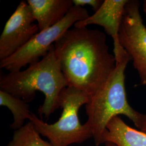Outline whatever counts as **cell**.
<instances>
[{
	"mask_svg": "<svg viewBox=\"0 0 146 146\" xmlns=\"http://www.w3.org/2000/svg\"><path fill=\"white\" fill-rule=\"evenodd\" d=\"M30 6L22 1L7 22L0 36V60L10 57L39 32Z\"/></svg>",
	"mask_w": 146,
	"mask_h": 146,
	"instance_id": "cell-7",
	"label": "cell"
},
{
	"mask_svg": "<svg viewBox=\"0 0 146 146\" xmlns=\"http://www.w3.org/2000/svg\"><path fill=\"white\" fill-rule=\"evenodd\" d=\"M104 144H105L106 146H117L115 144H114V143H113L111 142H106Z\"/></svg>",
	"mask_w": 146,
	"mask_h": 146,
	"instance_id": "cell-16",
	"label": "cell"
},
{
	"mask_svg": "<svg viewBox=\"0 0 146 146\" xmlns=\"http://www.w3.org/2000/svg\"><path fill=\"white\" fill-rule=\"evenodd\" d=\"M89 98L83 92L67 87L61 94L60 107L62 108V112L57 122L48 124L35 114L30 121L38 133L46 137L53 146L81 143L93 137L88 126L82 125L78 116V110L87 104Z\"/></svg>",
	"mask_w": 146,
	"mask_h": 146,
	"instance_id": "cell-4",
	"label": "cell"
},
{
	"mask_svg": "<svg viewBox=\"0 0 146 146\" xmlns=\"http://www.w3.org/2000/svg\"><path fill=\"white\" fill-rule=\"evenodd\" d=\"M39 31L62 21L73 7V0H27Z\"/></svg>",
	"mask_w": 146,
	"mask_h": 146,
	"instance_id": "cell-9",
	"label": "cell"
},
{
	"mask_svg": "<svg viewBox=\"0 0 146 146\" xmlns=\"http://www.w3.org/2000/svg\"><path fill=\"white\" fill-rule=\"evenodd\" d=\"M0 105L5 106L12 113L14 121L11 128L15 131L24 125L25 120L28 119L30 121L34 115L26 102L3 90H0Z\"/></svg>",
	"mask_w": 146,
	"mask_h": 146,
	"instance_id": "cell-11",
	"label": "cell"
},
{
	"mask_svg": "<svg viewBox=\"0 0 146 146\" xmlns=\"http://www.w3.org/2000/svg\"><path fill=\"white\" fill-rule=\"evenodd\" d=\"M140 6L139 1H128L120 26L119 40L121 46L133 61L141 84L146 85V27Z\"/></svg>",
	"mask_w": 146,
	"mask_h": 146,
	"instance_id": "cell-6",
	"label": "cell"
},
{
	"mask_svg": "<svg viewBox=\"0 0 146 146\" xmlns=\"http://www.w3.org/2000/svg\"><path fill=\"white\" fill-rule=\"evenodd\" d=\"M129 0H104L94 14L83 21L74 24V27H87L96 25L104 27L106 33L112 37L114 42V55L117 59L125 52L119 40L120 26Z\"/></svg>",
	"mask_w": 146,
	"mask_h": 146,
	"instance_id": "cell-8",
	"label": "cell"
},
{
	"mask_svg": "<svg viewBox=\"0 0 146 146\" xmlns=\"http://www.w3.org/2000/svg\"><path fill=\"white\" fill-rule=\"evenodd\" d=\"M68 87L56 56L54 44L47 55L26 69L7 74L1 72L0 90L6 92L27 103L34 99L36 91L45 96L38 113L48 119L60 108L61 92Z\"/></svg>",
	"mask_w": 146,
	"mask_h": 146,
	"instance_id": "cell-2",
	"label": "cell"
},
{
	"mask_svg": "<svg viewBox=\"0 0 146 146\" xmlns=\"http://www.w3.org/2000/svg\"><path fill=\"white\" fill-rule=\"evenodd\" d=\"M7 146H53L42 139L33 122L29 121L14 131L13 139Z\"/></svg>",
	"mask_w": 146,
	"mask_h": 146,
	"instance_id": "cell-12",
	"label": "cell"
},
{
	"mask_svg": "<svg viewBox=\"0 0 146 146\" xmlns=\"http://www.w3.org/2000/svg\"><path fill=\"white\" fill-rule=\"evenodd\" d=\"M131 58L125 52L116 60V66L102 88L89 97L86 104L88 119L85 124L91 131L96 146L102 144L107 126L113 117L123 115L138 128L142 113L133 109L127 99L125 70Z\"/></svg>",
	"mask_w": 146,
	"mask_h": 146,
	"instance_id": "cell-3",
	"label": "cell"
},
{
	"mask_svg": "<svg viewBox=\"0 0 146 146\" xmlns=\"http://www.w3.org/2000/svg\"><path fill=\"white\" fill-rule=\"evenodd\" d=\"M111 142L117 146H146V133L127 125L119 116L110 121L102 138V144Z\"/></svg>",
	"mask_w": 146,
	"mask_h": 146,
	"instance_id": "cell-10",
	"label": "cell"
},
{
	"mask_svg": "<svg viewBox=\"0 0 146 146\" xmlns=\"http://www.w3.org/2000/svg\"><path fill=\"white\" fill-rule=\"evenodd\" d=\"M74 6L83 7L85 5L92 6L95 11H97L101 5H102L104 1L101 0H73Z\"/></svg>",
	"mask_w": 146,
	"mask_h": 146,
	"instance_id": "cell-13",
	"label": "cell"
},
{
	"mask_svg": "<svg viewBox=\"0 0 146 146\" xmlns=\"http://www.w3.org/2000/svg\"><path fill=\"white\" fill-rule=\"evenodd\" d=\"M87 10L84 7L74 6L62 21L44 31H39L31 40L10 57L1 61L0 68L9 73L20 71L27 65L38 62L45 56L51 47L70 28L78 21L88 17Z\"/></svg>",
	"mask_w": 146,
	"mask_h": 146,
	"instance_id": "cell-5",
	"label": "cell"
},
{
	"mask_svg": "<svg viewBox=\"0 0 146 146\" xmlns=\"http://www.w3.org/2000/svg\"><path fill=\"white\" fill-rule=\"evenodd\" d=\"M143 11L146 17V0H144L143 2Z\"/></svg>",
	"mask_w": 146,
	"mask_h": 146,
	"instance_id": "cell-15",
	"label": "cell"
},
{
	"mask_svg": "<svg viewBox=\"0 0 146 146\" xmlns=\"http://www.w3.org/2000/svg\"><path fill=\"white\" fill-rule=\"evenodd\" d=\"M138 129L146 133V114H142Z\"/></svg>",
	"mask_w": 146,
	"mask_h": 146,
	"instance_id": "cell-14",
	"label": "cell"
},
{
	"mask_svg": "<svg viewBox=\"0 0 146 146\" xmlns=\"http://www.w3.org/2000/svg\"><path fill=\"white\" fill-rule=\"evenodd\" d=\"M68 87L89 97L106 84L115 69L105 33L87 27L69 29L54 44Z\"/></svg>",
	"mask_w": 146,
	"mask_h": 146,
	"instance_id": "cell-1",
	"label": "cell"
}]
</instances>
